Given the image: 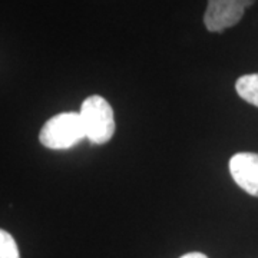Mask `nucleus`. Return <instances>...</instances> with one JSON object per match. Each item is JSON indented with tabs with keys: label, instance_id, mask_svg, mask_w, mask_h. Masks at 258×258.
Masks as SVG:
<instances>
[{
	"label": "nucleus",
	"instance_id": "obj_1",
	"mask_svg": "<svg viewBox=\"0 0 258 258\" xmlns=\"http://www.w3.org/2000/svg\"><path fill=\"white\" fill-rule=\"evenodd\" d=\"M85 138L92 144L103 145L109 142L115 134V118L109 102L99 95H92L83 101L81 106Z\"/></svg>",
	"mask_w": 258,
	"mask_h": 258
},
{
	"label": "nucleus",
	"instance_id": "obj_2",
	"mask_svg": "<svg viewBox=\"0 0 258 258\" xmlns=\"http://www.w3.org/2000/svg\"><path fill=\"white\" fill-rule=\"evenodd\" d=\"M85 138L82 118L78 112H62L52 116L43 125L39 141L49 149H69Z\"/></svg>",
	"mask_w": 258,
	"mask_h": 258
},
{
	"label": "nucleus",
	"instance_id": "obj_3",
	"mask_svg": "<svg viewBox=\"0 0 258 258\" xmlns=\"http://www.w3.org/2000/svg\"><path fill=\"white\" fill-rule=\"evenodd\" d=\"M254 2L255 0H208L204 25L210 32L221 33L225 29L235 26Z\"/></svg>",
	"mask_w": 258,
	"mask_h": 258
},
{
	"label": "nucleus",
	"instance_id": "obj_4",
	"mask_svg": "<svg viewBox=\"0 0 258 258\" xmlns=\"http://www.w3.org/2000/svg\"><path fill=\"white\" fill-rule=\"evenodd\" d=\"M230 172L241 189L258 198V154H235L230 159Z\"/></svg>",
	"mask_w": 258,
	"mask_h": 258
},
{
	"label": "nucleus",
	"instance_id": "obj_5",
	"mask_svg": "<svg viewBox=\"0 0 258 258\" xmlns=\"http://www.w3.org/2000/svg\"><path fill=\"white\" fill-rule=\"evenodd\" d=\"M235 91L245 102L258 108V74L244 75L237 79Z\"/></svg>",
	"mask_w": 258,
	"mask_h": 258
},
{
	"label": "nucleus",
	"instance_id": "obj_6",
	"mask_svg": "<svg viewBox=\"0 0 258 258\" xmlns=\"http://www.w3.org/2000/svg\"><path fill=\"white\" fill-rule=\"evenodd\" d=\"M0 258H20L16 241L5 230H0Z\"/></svg>",
	"mask_w": 258,
	"mask_h": 258
},
{
	"label": "nucleus",
	"instance_id": "obj_7",
	"mask_svg": "<svg viewBox=\"0 0 258 258\" xmlns=\"http://www.w3.org/2000/svg\"><path fill=\"white\" fill-rule=\"evenodd\" d=\"M181 258H208L203 252H189V254H185Z\"/></svg>",
	"mask_w": 258,
	"mask_h": 258
}]
</instances>
